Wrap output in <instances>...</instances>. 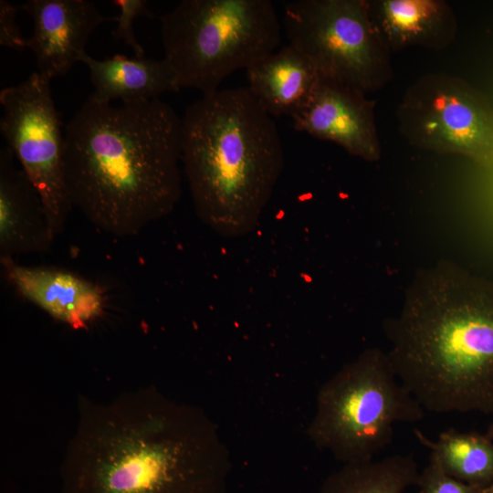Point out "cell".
<instances>
[{"label":"cell","mask_w":493,"mask_h":493,"mask_svg":"<svg viewBox=\"0 0 493 493\" xmlns=\"http://www.w3.org/2000/svg\"><path fill=\"white\" fill-rule=\"evenodd\" d=\"M230 456L200 409L154 389L86 408L63 465L64 493H226Z\"/></svg>","instance_id":"6da1fadb"},{"label":"cell","mask_w":493,"mask_h":493,"mask_svg":"<svg viewBox=\"0 0 493 493\" xmlns=\"http://www.w3.org/2000/svg\"><path fill=\"white\" fill-rule=\"evenodd\" d=\"M73 207L125 237L169 215L182 195V118L156 98L114 106L90 96L65 127Z\"/></svg>","instance_id":"7a4b0ae2"},{"label":"cell","mask_w":493,"mask_h":493,"mask_svg":"<svg viewBox=\"0 0 493 493\" xmlns=\"http://www.w3.org/2000/svg\"><path fill=\"white\" fill-rule=\"evenodd\" d=\"M385 330L394 372L425 410L493 414V281L452 264L424 271Z\"/></svg>","instance_id":"3957f363"},{"label":"cell","mask_w":493,"mask_h":493,"mask_svg":"<svg viewBox=\"0 0 493 493\" xmlns=\"http://www.w3.org/2000/svg\"><path fill=\"white\" fill-rule=\"evenodd\" d=\"M182 164L200 220L225 237L253 231L284 168L279 131L246 87L219 89L182 117Z\"/></svg>","instance_id":"277c9868"},{"label":"cell","mask_w":493,"mask_h":493,"mask_svg":"<svg viewBox=\"0 0 493 493\" xmlns=\"http://www.w3.org/2000/svg\"><path fill=\"white\" fill-rule=\"evenodd\" d=\"M164 59L182 88L219 89L238 69L276 51L278 16L269 0H182L162 18Z\"/></svg>","instance_id":"5b68a950"},{"label":"cell","mask_w":493,"mask_h":493,"mask_svg":"<svg viewBox=\"0 0 493 493\" xmlns=\"http://www.w3.org/2000/svg\"><path fill=\"white\" fill-rule=\"evenodd\" d=\"M424 411L387 352L367 349L321 386L309 435L343 464L370 461L391 443L396 424L418 422Z\"/></svg>","instance_id":"8992f818"},{"label":"cell","mask_w":493,"mask_h":493,"mask_svg":"<svg viewBox=\"0 0 493 493\" xmlns=\"http://www.w3.org/2000/svg\"><path fill=\"white\" fill-rule=\"evenodd\" d=\"M290 45L322 77L372 92L390 77L389 49L374 27L363 0H296L284 5Z\"/></svg>","instance_id":"52a82bcc"},{"label":"cell","mask_w":493,"mask_h":493,"mask_svg":"<svg viewBox=\"0 0 493 493\" xmlns=\"http://www.w3.org/2000/svg\"><path fill=\"white\" fill-rule=\"evenodd\" d=\"M397 118L411 144L493 166V107L464 79L444 73L421 77L404 93Z\"/></svg>","instance_id":"ba28073f"},{"label":"cell","mask_w":493,"mask_h":493,"mask_svg":"<svg viewBox=\"0 0 493 493\" xmlns=\"http://www.w3.org/2000/svg\"><path fill=\"white\" fill-rule=\"evenodd\" d=\"M48 79L33 72L3 89L0 131L38 193L51 232L62 233L71 208L64 175L65 132Z\"/></svg>","instance_id":"9c48e42d"},{"label":"cell","mask_w":493,"mask_h":493,"mask_svg":"<svg viewBox=\"0 0 493 493\" xmlns=\"http://www.w3.org/2000/svg\"><path fill=\"white\" fill-rule=\"evenodd\" d=\"M365 95L320 75L307 104L291 117L294 128L333 142L366 161H377L381 148L374 121V102Z\"/></svg>","instance_id":"30bf717a"},{"label":"cell","mask_w":493,"mask_h":493,"mask_svg":"<svg viewBox=\"0 0 493 493\" xmlns=\"http://www.w3.org/2000/svg\"><path fill=\"white\" fill-rule=\"evenodd\" d=\"M19 9L33 21L27 48L35 56L37 71L49 80L66 76L80 62L91 34L110 20L88 0H29Z\"/></svg>","instance_id":"8fae6325"},{"label":"cell","mask_w":493,"mask_h":493,"mask_svg":"<svg viewBox=\"0 0 493 493\" xmlns=\"http://www.w3.org/2000/svg\"><path fill=\"white\" fill-rule=\"evenodd\" d=\"M8 280L26 299L51 317L80 329L103 311L101 290L70 272L40 267H26L12 257H1Z\"/></svg>","instance_id":"7c38bea8"},{"label":"cell","mask_w":493,"mask_h":493,"mask_svg":"<svg viewBox=\"0 0 493 493\" xmlns=\"http://www.w3.org/2000/svg\"><path fill=\"white\" fill-rule=\"evenodd\" d=\"M8 146L0 150V257L43 253L55 239L43 203Z\"/></svg>","instance_id":"4fadbf2b"},{"label":"cell","mask_w":493,"mask_h":493,"mask_svg":"<svg viewBox=\"0 0 493 493\" xmlns=\"http://www.w3.org/2000/svg\"><path fill=\"white\" fill-rule=\"evenodd\" d=\"M246 74V88L272 117L298 113L320 79L314 64L290 44L251 64Z\"/></svg>","instance_id":"5bb4252c"},{"label":"cell","mask_w":493,"mask_h":493,"mask_svg":"<svg viewBox=\"0 0 493 493\" xmlns=\"http://www.w3.org/2000/svg\"><path fill=\"white\" fill-rule=\"evenodd\" d=\"M80 62L89 70L94 88L90 97L100 102L150 100L181 89L175 72L164 58L155 60L116 54L97 59L86 52Z\"/></svg>","instance_id":"9a60e30c"},{"label":"cell","mask_w":493,"mask_h":493,"mask_svg":"<svg viewBox=\"0 0 493 493\" xmlns=\"http://www.w3.org/2000/svg\"><path fill=\"white\" fill-rule=\"evenodd\" d=\"M371 20L388 48L445 47L455 34L449 6L436 0L368 1Z\"/></svg>","instance_id":"2e32d148"},{"label":"cell","mask_w":493,"mask_h":493,"mask_svg":"<svg viewBox=\"0 0 493 493\" xmlns=\"http://www.w3.org/2000/svg\"><path fill=\"white\" fill-rule=\"evenodd\" d=\"M414 435L449 476L482 489L493 484V440L486 435L448 430L436 441Z\"/></svg>","instance_id":"e0dca14e"},{"label":"cell","mask_w":493,"mask_h":493,"mask_svg":"<svg viewBox=\"0 0 493 493\" xmlns=\"http://www.w3.org/2000/svg\"><path fill=\"white\" fill-rule=\"evenodd\" d=\"M419 473L410 455L344 464L327 478L320 493H404L416 485Z\"/></svg>","instance_id":"ac0fdd59"},{"label":"cell","mask_w":493,"mask_h":493,"mask_svg":"<svg viewBox=\"0 0 493 493\" xmlns=\"http://www.w3.org/2000/svg\"><path fill=\"white\" fill-rule=\"evenodd\" d=\"M111 4L118 7L119 13L110 20L116 21V28L111 32L116 40L122 41L129 46L138 58L144 57V48L138 42L133 29L134 21L139 16L152 17L151 11L147 8L146 0H114Z\"/></svg>","instance_id":"d6986e66"},{"label":"cell","mask_w":493,"mask_h":493,"mask_svg":"<svg viewBox=\"0 0 493 493\" xmlns=\"http://www.w3.org/2000/svg\"><path fill=\"white\" fill-rule=\"evenodd\" d=\"M416 485L419 493H482L483 489L461 482L449 476L436 458L430 455L429 462L419 473Z\"/></svg>","instance_id":"ffe728a7"},{"label":"cell","mask_w":493,"mask_h":493,"mask_svg":"<svg viewBox=\"0 0 493 493\" xmlns=\"http://www.w3.org/2000/svg\"><path fill=\"white\" fill-rule=\"evenodd\" d=\"M19 6L6 0L0 1V45L4 47L23 50L27 48V38L21 33L16 17Z\"/></svg>","instance_id":"44dd1931"},{"label":"cell","mask_w":493,"mask_h":493,"mask_svg":"<svg viewBox=\"0 0 493 493\" xmlns=\"http://www.w3.org/2000/svg\"><path fill=\"white\" fill-rule=\"evenodd\" d=\"M486 435L493 440V422L489 425V427H488V431L486 433Z\"/></svg>","instance_id":"7402d4cb"},{"label":"cell","mask_w":493,"mask_h":493,"mask_svg":"<svg viewBox=\"0 0 493 493\" xmlns=\"http://www.w3.org/2000/svg\"><path fill=\"white\" fill-rule=\"evenodd\" d=\"M482 493H493V484L484 488Z\"/></svg>","instance_id":"603a6c76"}]
</instances>
